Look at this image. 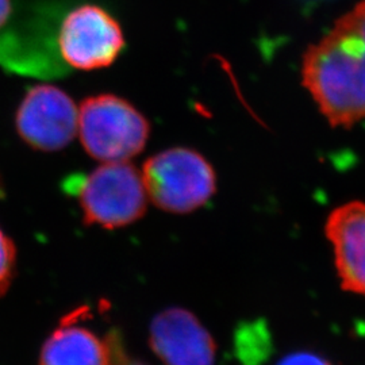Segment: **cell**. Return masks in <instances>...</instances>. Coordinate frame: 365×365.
I'll list each match as a JSON object with an SVG mask.
<instances>
[{
	"mask_svg": "<svg viewBox=\"0 0 365 365\" xmlns=\"http://www.w3.org/2000/svg\"><path fill=\"white\" fill-rule=\"evenodd\" d=\"M141 175L148 199L172 214L200 209L217 191L212 165L190 148H170L149 157Z\"/></svg>",
	"mask_w": 365,
	"mask_h": 365,
	"instance_id": "3957f363",
	"label": "cell"
},
{
	"mask_svg": "<svg viewBox=\"0 0 365 365\" xmlns=\"http://www.w3.org/2000/svg\"><path fill=\"white\" fill-rule=\"evenodd\" d=\"M78 107L64 90L37 84L16 108L15 128L21 140L43 153L66 149L78 135Z\"/></svg>",
	"mask_w": 365,
	"mask_h": 365,
	"instance_id": "8992f818",
	"label": "cell"
},
{
	"mask_svg": "<svg viewBox=\"0 0 365 365\" xmlns=\"http://www.w3.org/2000/svg\"><path fill=\"white\" fill-rule=\"evenodd\" d=\"M83 221L103 229H120L140 221L148 210L141 170L129 161L103 163L75 185Z\"/></svg>",
	"mask_w": 365,
	"mask_h": 365,
	"instance_id": "277c9868",
	"label": "cell"
},
{
	"mask_svg": "<svg viewBox=\"0 0 365 365\" xmlns=\"http://www.w3.org/2000/svg\"><path fill=\"white\" fill-rule=\"evenodd\" d=\"M149 344L165 365H214L217 344L194 314L170 307L157 314L149 327Z\"/></svg>",
	"mask_w": 365,
	"mask_h": 365,
	"instance_id": "52a82bcc",
	"label": "cell"
},
{
	"mask_svg": "<svg viewBox=\"0 0 365 365\" xmlns=\"http://www.w3.org/2000/svg\"><path fill=\"white\" fill-rule=\"evenodd\" d=\"M16 267V248L14 241L0 227V297H3L13 283Z\"/></svg>",
	"mask_w": 365,
	"mask_h": 365,
	"instance_id": "30bf717a",
	"label": "cell"
},
{
	"mask_svg": "<svg viewBox=\"0 0 365 365\" xmlns=\"http://www.w3.org/2000/svg\"><path fill=\"white\" fill-rule=\"evenodd\" d=\"M302 83L331 126L365 119V0L306 51Z\"/></svg>",
	"mask_w": 365,
	"mask_h": 365,
	"instance_id": "6da1fadb",
	"label": "cell"
},
{
	"mask_svg": "<svg viewBox=\"0 0 365 365\" xmlns=\"http://www.w3.org/2000/svg\"><path fill=\"white\" fill-rule=\"evenodd\" d=\"M57 45L61 58L71 68L95 71L114 64L125 48V37L105 9L83 4L63 19Z\"/></svg>",
	"mask_w": 365,
	"mask_h": 365,
	"instance_id": "5b68a950",
	"label": "cell"
},
{
	"mask_svg": "<svg viewBox=\"0 0 365 365\" xmlns=\"http://www.w3.org/2000/svg\"><path fill=\"white\" fill-rule=\"evenodd\" d=\"M277 365H331L324 357L310 352L291 353L283 357Z\"/></svg>",
	"mask_w": 365,
	"mask_h": 365,
	"instance_id": "8fae6325",
	"label": "cell"
},
{
	"mask_svg": "<svg viewBox=\"0 0 365 365\" xmlns=\"http://www.w3.org/2000/svg\"><path fill=\"white\" fill-rule=\"evenodd\" d=\"M80 312L63 319L45 341L39 365H122L128 356L115 333L101 336L78 324Z\"/></svg>",
	"mask_w": 365,
	"mask_h": 365,
	"instance_id": "ba28073f",
	"label": "cell"
},
{
	"mask_svg": "<svg viewBox=\"0 0 365 365\" xmlns=\"http://www.w3.org/2000/svg\"><path fill=\"white\" fill-rule=\"evenodd\" d=\"M13 16V0H0V31Z\"/></svg>",
	"mask_w": 365,
	"mask_h": 365,
	"instance_id": "7c38bea8",
	"label": "cell"
},
{
	"mask_svg": "<svg viewBox=\"0 0 365 365\" xmlns=\"http://www.w3.org/2000/svg\"><path fill=\"white\" fill-rule=\"evenodd\" d=\"M78 134L92 158L102 163L130 161L148 144L150 123L129 101L99 93L86 98L78 107Z\"/></svg>",
	"mask_w": 365,
	"mask_h": 365,
	"instance_id": "7a4b0ae2",
	"label": "cell"
},
{
	"mask_svg": "<svg viewBox=\"0 0 365 365\" xmlns=\"http://www.w3.org/2000/svg\"><path fill=\"white\" fill-rule=\"evenodd\" d=\"M325 233L333 247L341 287L365 297V202H349L333 210Z\"/></svg>",
	"mask_w": 365,
	"mask_h": 365,
	"instance_id": "9c48e42d",
	"label": "cell"
},
{
	"mask_svg": "<svg viewBox=\"0 0 365 365\" xmlns=\"http://www.w3.org/2000/svg\"><path fill=\"white\" fill-rule=\"evenodd\" d=\"M122 365H145L143 363H140V361H131L130 359H126V361L123 363Z\"/></svg>",
	"mask_w": 365,
	"mask_h": 365,
	"instance_id": "4fadbf2b",
	"label": "cell"
}]
</instances>
